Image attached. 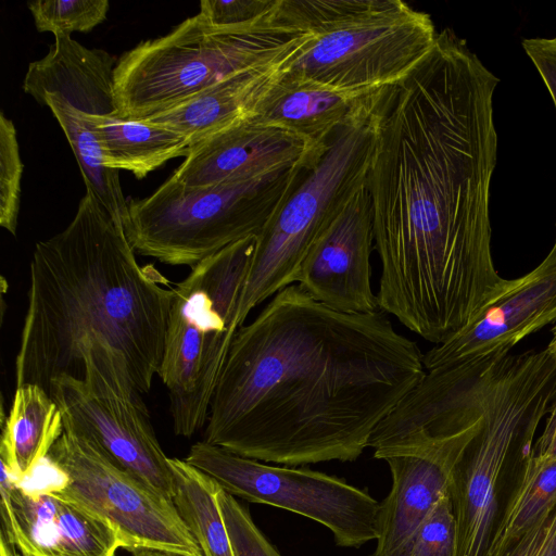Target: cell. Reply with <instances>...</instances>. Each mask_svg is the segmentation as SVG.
Masks as SVG:
<instances>
[{
	"label": "cell",
	"instance_id": "obj_33",
	"mask_svg": "<svg viewBox=\"0 0 556 556\" xmlns=\"http://www.w3.org/2000/svg\"><path fill=\"white\" fill-rule=\"evenodd\" d=\"M531 452L539 456L556 459V396L548 410L544 430Z\"/></svg>",
	"mask_w": 556,
	"mask_h": 556
},
{
	"label": "cell",
	"instance_id": "obj_13",
	"mask_svg": "<svg viewBox=\"0 0 556 556\" xmlns=\"http://www.w3.org/2000/svg\"><path fill=\"white\" fill-rule=\"evenodd\" d=\"M49 394L62 413L64 429L89 440L111 462L173 500L169 457L157 440L148 408L98 392L70 376L52 380Z\"/></svg>",
	"mask_w": 556,
	"mask_h": 556
},
{
	"label": "cell",
	"instance_id": "obj_26",
	"mask_svg": "<svg viewBox=\"0 0 556 556\" xmlns=\"http://www.w3.org/2000/svg\"><path fill=\"white\" fill-rule=\"evenodd\" d=\"M38 31L71 36L88 33L105 21L108 0H39L28 3Z\"/></svg>",
	"mask_w": 556,
	"mask_h": 556
},
{
	"label": "cell",
	"instance_id": "obj_12",
	"mask_svg": "<svg viewBox=\"0 0 556 556\" xmlns=\"http://www.w3.org/2000/svg\"><path fill=\"white\" fill-rule=\"evenodd\" d=\"M438 422L463 424L458 431L382 452L375 458L389 465L392 485L380 502L377 544L371 556H410L425 518L448 492L456 465L479 431L481 417L471 408L440 404Z\"/></svg>",
	"mask_w": 556,
	"mask_h": 556
},
{
	"label": "cell",
	"instance_id": "obj_30",
	"mask_svg": "<svg viewBox=\"0 0 556 556\" xmlns=\"http://www.w3.org/2000/svg\"><path fill=\"white\" fill-rule=\"evenodd\" d=\"M279 0H202L200 13L218 27L240 26L269 15Z\"/></svg>",
	"mask_w": 556,
	"mask_h": 556
},
{
	"label": "cell",
	"instance_id": "obj_7",
	"mask_svg": "<svg viewBox=\"0 0 556 556\" xmlns=\"http://www.w3.org/2000/svg\"><path fill=\"white\" fill-rule=\"evenodd\" d=\"M308 169L299 165L202 188L168 177L150 195L127 198L123 227L136 253L192 268L260 235Z\"/></svg>",
	"mask_w": 556,
	"mask_h": 556
},
{
	"label": "cell",
	"instance_id": "obj_4",
	"mask_svg": "<svg viewBox=\"0 0 556 556\" xmlns=\"http://www.w3.org/2000/svg\"><path fill=\"white\" fill-rule=\"evenodd\" d=\"M556 396V361L546 350L426 372L406 397L466 406L481 417L456 465L448 494L456 520V556H484L497 514V490L507 464L528 456Z\"/></svg>",
	"mask_w": 556,
	"mask_h": 556
},
{
	"label": "cell",
	"instance_id": "obj_20",
	"mask_svg": "<svg viewBox=\"0 0 556 556\" xmlns=\"http://www.w3.org/2000/svg\"><path fill=\"white\" fill-rule=\"evenodd\" d=\"M290 56L235 74L174 108L142 119L181 134L188 139L190 149L254 115L261 101L282 76Z\"/></svg>",
	"mask_w": 556,
	"mask_h": 556
},
{
	"label": "cell",
	"instance_id": "obj_21",
	"mask_svg": "<svg viewBox=\"0 0 556 556\" xmlns=\"http://www.w3.org/2000/svg\"><path fill=\"white\" fill-rule=\"evenodd\" d=\"M1 421V467L24 484L62 435V413L43 388L24 383L15 388L9 415L4 418L2 412Z\"/></svg>",
	"mask_w": 556,
	"mask_h": 556
},
{
	"label": "cell",
	"instance_id": "obj_19",
	"mask_svg": "<svg viewBox=\"0 0 556 556\" xmlns=\"http://www.w3.org/2000/svg\"><path fill=\"white\" fill-rule=\"evenodd\" d=\"M117 60L108 51L87 48L71 36L54 35L48 53L29 63L23 89L40 105L51 96L87 115H117Z\"/></svg>",
	"mask_w": 556,
	"mask_h": 556
},
{
	"label": "cell",
	"instance_id": "obj_9",
	"mask_svg": "<svg viewBox=\"0 0 556 556\" xmlns=\"http://www.w3.org/2000/svg\"><path fill=\"white\" fill-rule=\"evenodd\" d=\"M380 113L338 129L323 156L256 236L237 312L239 328L256 305L296 281L314 243L366 185Z\"/></svg>",
	"mask_w": 556,
	"mask_h": 556
},
{
	"label": "cell",
	"instance_id": "obj_17",
	"mask_svg": "<svg viewBox=\"0 0 556 556\" xmlns=\"http://www.w3.org/2000/svg\"><path fill=\"white\" fill-rule=\"evenodd\" d=\"M317 162L300 137L250 116L191 147L170 177L202 188L299 165L312 168Z\"/></svg>",
	"mask_w": 556,
	"mask_h": 556
},
{
	"label": "cell",
	"instance_id": "obj_16",
	"mask_svg": "<svg viewBox=\"0 0 556 556\" xmlns=\"http://www.w3.org/2000/svg\"><path fill=\"white\" fill-rule=\"evenodd\" d=\"M374 248L372 204L365 185L314 243L295 282L333 309L355 314L379 311L371 287Z\"/></svg>",
	"mask_w": 556,
	"mask_h": 556
},
{
	"label": "cell",
	"instance_id": "obj_14",
	"mask_svg": "<svg viewBox=\"0 0 556 556\" xmlns=\"http://www.w3.org/2000/svg\"><path fill=\"white\" fill-rule=\"evenodd\" d=\"M556 321V248L527 275L507 280L456 334L424 354L429 370L500 359L520 340Z\"/></svg>",
	"mask_w": 556,
	"mask_h": 556
},
{
	"label": "cell",
	"instance_id": "obj_29",
	"mask_svg": "<svg viewBox=\"0 0 556 556\" xmlns=\"http://www.w3.org/2000/svg\"><path fill=\"white\" fill-rule=\"evenodd\" d=\"M456 520L446 492L421 523L410 556H456Z\"/></svg>",
	"mask_w": 556,
	"mask_h": 556
},
{
	"label": "cell",
	"instance_id": "obj_3",
	"mask_svg": "<svg viewBox=\"0 0 556 556\" xmlns=\"http://www.w3.org/2000/svg\"><path fill=\"white\" fill-rule=\"evenodd\" d=\"M135 253L89 191L66 228L36 244L16 387L49 393L52 380L70 376L148 408L141 395L159 375L173 289Z\"/></svg>",
	"mask_w": 556,
	"mask_h": 556
},
{
	"label": "cell",
	"instance_id": "obj_11",
	"mask_svg": "<svg viewBox=\"0 0 556 556\" xmlns=\"http://www.w3.org/2000/svg\"><path fill=\"white\" fill-rule=\"evenodd\" d=\"M185 460L233 496L321 523L340 547L358 548L377 539L380 503L342 478L305 467L270 466L203 440L191 445Z\"/></svg>",
	"mask_w": 556,
	"mask_h": 556
},
{
	"label": "cell",
	"instance_id": "obj_24",
	"mask_svg": "<svg viewBox=\"0 0 556 556\" xmlns=\"http://www.w3.org/2000/svg\"><path fill=\"white\" fill-rule=\"evenodd\" d=\"M48 106L63 129L79 165L87 191L91 192L112 218L123 226L127 214L117 169L106 167L101 148L86 115L56 97H46Z\"/></svg>",
	"mask_w": 556,
	"mask_h": 556
},
{
	"label": "cell",
	"instance_id": "obj_25",
	"mask_svg": "<svg viewBox=\"0 0 556 556\" xmlns=\"http://www.w3.org/2000/svg\"><path fill=\"white\" fill-rule=\"evenodd\" d=\"M556 508V459L533 454L521 465L519 483L497 521L484 556H495Z\"/></svg>",
	"mask_w": 556,
	"mask_h": 556
},
{
	"label": "cell",
	"instance_id": "obj_27",
	"mask_svg": "<svg viewBox=\"0 0 556 556\" xmlns=\"http://www.w3.org/2000/svg\"><path fill=\"white\" fill-rule=\"evenodd\" d=\"M23 162L12 119L0 113V225L16 235Z\"/></svg>",
	"mask_w": 556,
	"mask_h": 556
},
{
	"label": "cell",
	"instance_id": "obj_5",
	"mask_svg": "<svg viewBox=\"0 0 556 556\" xmlns=\"http://www.w3.org/2000/svg\"><path fill=\"white\" fill-rule=\"evenodd\" d=\"M279 11L300 34L285 73L337 88L396 86L438 37L430 15L402 0H280Z\"/></svg>",
	"mask_w": 556,
	"mask_h": 556
},
{
	"label": "cell",
	"instance_id": "obj_18",
	"mask_svg": "<svg viewBox=\"0 0 556 556\" xmlns=\"http://www.w3.org/2000/svg\"><path fill=\"white\" fill-rule=\"evenodd\" d=\"M393 87L337 88L289 76L283 70L252 117L300 137L318 161L338 129L378 115Z\"/></svg>",
	"mask_w": 556,
	"mask_h": 556
},
{
	"label": "cell",
	"instance_id": "obj_34",
	"mask_svg": "<svg viewBox=\"0 0 556 556\" xmlns=\"http://www.w3.org/2000/svg\"><path fill=\"white\" fill-rule=\"evenodd\" d=\"M0 539V556H21L14 552V547H11L2 536Z\"/></svg>",
	"mask_w": 556,
	"mask_h": 556
},
{
	"label": "cell",
	"instance_id": "obj_32",
	"mask_svg": "<svg viewBox=\"0 0 556 556\" xmlns=\"http://www.w3.org/2000/svg\"><path fill=\"white\" fill-rule=\"evenodd\" d=\"M521 45L541 76L556 109V36L527 38ZM553 247L556 248V240Z\"/></svg>",
	"mask_w": 556,
	"mask_h": 556
},
{
	"label": "cell",
	"instance_id": "obj_1",
	"mask_svg": "<svg viewBox=\"0 0 556 556\" xmlns=\"http://www.w3.org/2000/svg\"><path fill=\"white\" fill-rule=\"evenodd\" d=\"M500 79L450 29L390 91L366 187L381 262L378 305L441 344L508 279L491 253Z\"/></svg>",
	"mask_w": 556,
	"mask_h": 556
},
{
	"label": "cell",
	"instance_id": "obj_31",
	"mask_svg": "<svg viewBox=\"0 0 556 556\" xmlns=\"http://www.w3.org/2000/svg\"><path fill=\"white\" fill-rule=\"evenodd\" d=\"M495 556H556V508Z\"/></svg>",
	"mask_w": 556,
	"mask_h": 556
},
{
	"label": "cell",
	"instance_id": "obj_36",
	"mask_svg": "<svg viewBox=\"0 0 556 556\" xmlns=\"http://www.w3.org/2000/svg\"><path fill=\"white\" fill-rule=\"evenodd\" d=\"M553 339L551 340L547 351L551 353L553 358L556 361V326L553 328Z\"/></svg>",
	"mask_w": 556,
	"mask_h": 556
},
{
	"label": "cell",
	"instance_id": "obj_2",
	"mask_svg": "<svg viewBox=\"0 0 556 556\" xmlns=\"http://www.w3.org/2000/svg\"><path fill=\"white\" fill-rule=\"evenodd\" d=\"M422 358L383 311L343 313L290 285L237 330L203 441L282 466L354 462Z\"/></svg>",
	"mask_w": 556,
	"mask_h": 556
},
{
	"label": "cell",
	"instance_id": "obj_28",
	"mask_svg": "<svg viewBox=\"0 0 556 556\" xmlns=\"http://www.w3.org/2000/svg\"><path fill=\"white\" fill-rule=\"evenodd\" d=\"M217 502L235 556H282L254 523L247 506L222 488Z\"/></svg>",
	"mask_w": 556,
	"mask_h": 556
},
{
	"label": "cell",
	"instance_id": "obj_8",
	"mask_svg": "<svg viewBox=\"0 0 556 556\" xmlns=\"http://www.w3.org/2000/svg\"><path fill=\"white\" fill-rule=\"evenodd\" d=\"M256 236L228 245L191 268L173 288L159 377L168 391L177 435L207 421L213 393L239 329L237 312Z\"/></svg>",
	"mask_w": 556,
	"mask_h": 556
},
{
	"label": "cell",
	"instance_id": "obj_35",
	"mask_svg": "<svg viewBox=\"0 0 556 556\" xmlns=\"http://www.w3.org/2000/svg\"><path fill=\"white\" fill-rule=\"evenodd\" d=\"M132 556H174L169 554H163L157 552L144 551V549H135L131 551Z\"/></svg>",
	"mask_w": 556,
	"mask_h": 556
},
{
	"label": "cell",
	"instance_id": "obj_6",
	"mask_svg": "<svg viewBox=\"0 0 556 556\" xmlns=\"http://www.w3.org/2000/svg\"><path fill=\"white\" fill-rule=\"evenodd\" d=\"M279 2L265 18L240 26H215L199 12L124 52L114 72L117 115L159 114L235 74L290 56L300 35L280 14Z\"/></svg>",
	"mask_w": 556,
	"mask_h": 556
},
{
	"label": "cell",
	"instance_id": "obj_10",
	"mask_svg": "<svg viewBox=\"0 0 556 556\" xmlns=\"http://www.w3.org/2000/svg\"><path fill=\"white\" fill-rule=\"evenodd\" d=\"M47 458L59 479L46 485L110 521L127 551L203 556L174 501L111 462L89 440L64 429Z\"/></svg>",
	"mask_w": 556,
	"mask_h": 556
},
{
	"label": "cell",
	"instance_id": "obj_23",
	"mask_svg": "<svg viewBox=\"0 0 556 556\" xmlns=\"http://www.w3.org/2000/svg\"><path fill=\"white\" fill-rule=\"evenodd\" d=\"M173 501L203 556H235L217 494L219 485L185 459L169 457Z\"/></svg>",
	"mask_w": 556,
	"mask_h": 556
},
{
	"label": "cell",
	"instance_id": "obj_22",
	"mask_svg": "<svg viewBox=\"0 0 556 556\" xmlns=\"http://www.w3.org/2000/svg\"><path fill=\"white\" fill-rule=\"evenodd\" d=\"M85 115L98 139L105 166L128 170L137 179L189 153L188 139L169 128L118 115Z\"/></svg>",
	"mask_w": 556,
	"mask_h": 556
},
{
	"label": "cell",
	"instance_id": "obj_15",
	"mask_svg": "<svg viewBox=\"0 0 556 556\" xmlns=\"http://www.w3.org/2000/svg\"><path fill=\"white\" fill-rule=\"evenodd\" d=\"M1 536L22 556H115L127 548L103 517L48 485L28 489L1 467Z\"/></svg>",
	"mask_w": 556,
	"mask_h": 556
}]
</instances>
